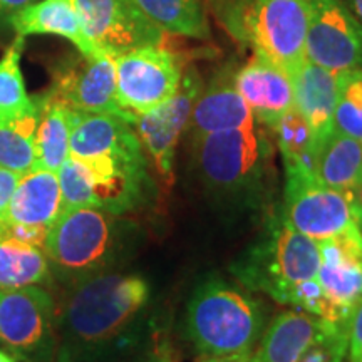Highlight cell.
<instances>
[{"label": "cell", "mask_w": 362, "mask_h": 362, "mask_svg": "<svg viewBox=\"0 0 362 362\" xmlns=\"http://www.w3.org/2000/svg\"><path fill=\"white\" fill-rule=\"evenodd\" d=\"M203 81L197 69L183 72L176 94L155 110L136 115L133 128L144 153L153 161L156 173L166 185L173 183L175 151L181 134L188 128L189 116L203 89Z\"/></svg>", "instance_id": "8fae6325"}, {"label": "cell", "mask_w": 362, "mask_h": 362, "mask_svg": "<svg viewBox=\"0 0 362 362\" xmlns=\"http://www.w3.org/2000/svg\"><path fill=\"white\" fill-rule=\"evenodd\" d=\"M270 131L274 133L275 143L282 155L285 171L314 173L317 149L315 136L297 107H292L291 111L285 112Z\"/></svg>", "instance_id": "484cf974"}, {"label": "cell", "mask_w": 362, "mask_h": 362, "mask_svg": "<svg viewBox=\"0 0 362 362\" xmlns=\"http://www.w3.org/2000/svg\"><path fill=\"white\" fill-rule=\"evenodd\" d=\"M235 84L255 121L269 129L296 107L291 74L257 52L235 72Z\"/></svg>", "instance_id": "2e32d148"}, {"label": "cell", "mask_w": 362, "mask_h": 362, "mask_svg": "<svg viewBox=\"0 0 362 362\" xmlns=\"http://www.w3.org/2000/svg\"><path fill=\"white\" fill-rule=\"evenodd\" d=\"M334 129L362 143V69L339 74Z\"/></svg>", "instance_id": "f1b7e54d"}, {"label": "cell", "mask_w": 362, "mask_h": 362, "mask_svg": "<svg viewBox=\"0 0 362 362\" xmlns=\"http://www.w3.org/2000/svg\"><path fill=\"white\" fill-rule=\"evenodd\" d=\"M71 156H139L146 155L133 124L115 115L72 111Z\"/></svg>", "instance_id": "ac0fdd59"}, {"label": "cell", "mask_w": 362, "mask_h": 362, "mask_svg": "<svg viewBox=\"0 0 362 362\" xmlns=\"http://www.w3.org/2000/svg\"><path fill=\"white\" fill-rule=\"evenodd\" d=\"M305 59L337 74L362 67V25L342 0H310Z\"/></svg>", "instance_id": "5bb4252c"}, {"label": "cell", "mask_w": 362, "mask_h": 362, "mask_svg": "<svg viewBox=\"0 0 362 362\" xmlns=\"http://www.w3.org/2000/svg\"><path fill=\"white\" fill-rule=\"evenodd\" d=\"M349 4H351L352 13H354V17L362 25V0H349Z\"/></svg>", "instance_id": "e575fe53"}, {"label": "cell", "mask_w": 362, "mask_h": 362, "mask_svg": "<svg viewBox=\"0 0 362 362\" xmlns=\"http://www.w3.org/2000/svg\"><path fill=\"white\" fill-rule=\"evenodd\" d=\"M35 2L37 0H0V16H6L11 19L13 13H17L24 7Z\"/></svg>", "instance_id": "d6a6232c"}, {"label": "cell", "mask_w": 362, "mask_h": 362, "mask_svg": "<svg viewBox=\"0 0 362 362\" xmlns=\"http://www.w3.org/2000/svg\"><path fill=\"white\" fill-rule=\"evenodd\" d=\"M52 282L44 248L29 245L0 230V288H22Z\"/></svg>", "instance_id": "cb8c5ba5"}, {"label": "cell", "mask_w": 362, "mask_h": 362, "mask_svg": "<svg viewBox=\"0 0 362 362\" xmlns=\"http://www.w3.org/2000/svg\"><path fill=\"white\" fill-rule=\"evenodd\" d=\"M267 324L264 302L221 277L198 284L185 312V336L203 359L253 356Z\"/></svg>", "instance_id": "3957f363"}, {"label": "cell", "mask_w": 362, "mask_h": 362, "mask_svg": "<svg viewBox=\"0 0 362 362\" xmlns=\"http://www.w3.org/2000/svg\"><path fill=\"white\" fill-rule=\"evenodd\" d=\"M202 362H257L253 356H238V357H211L203 359Z\"/></svg>", "instance_id": "836d02e7"}, {"label": "cell", "mask_w": 362, "mask_h": 362, "mask_svg": "<svg viewBox=\"0 0 362 362\" xmlns=\"http://www.w3.org/2000/svg\"><path fill=\"white\" fill-rule=\"evenodd\" d=\"M255 124L250 107L240 96L235 84L233 69H223L203 86L189 116L187 133L189 138H200L220 131L247 128Z\"/></svg>", "instance_id": "e0dca14e"}, {"label": "cell", "mask_w": 362, "mask_h": 362, "mask_svg": "<svg viewBox=\"0 0 362 362\" xmlns=\"http://www.w3.org/2000/svg\"><path fill=\"white\" fill-rule=\"evenodd\" d=\"M51 93L72 111L121 116L131 124L136 117L117 101L115 56L106 52L67 61L56 71Z\"/></svg>", "instance_id": "9a60e30c"}, {"label": "cell", "mask_w": 362, "mask_h": 362, "mask_svg": "<svg viewBox=\"0 0 362 362\" xmlns=\"http://www.w3.org/2000/svg\"><path fill=\"white\" fill-rule=\"evenodd\" d=\"M19 173H13V171L2 170L0 168V223L6 221L8 206H11L12 194L16 192L17 183L21 180Z\"/></svg>", "instance_id": "4dcf8cb0"}, {"label": "cell", "mask_w": 362, "mask_h": 362, "mask_svg": "<svg viewBox=\"0 0 362 362\" xmlns=\"http://www.w3.org/2000/svg\"><path fill=\"white\" fill-rule=\"evenodd\" d=\"M314 178L339 192L362 188V143L332 129L315 149Z\"/></svg>", "instance_id": "7402d4cb"}, {"label": "cell", "mask_w": 362, "mask_h": 362, "mask_svg": "<svg viewBox=\"0 0 362 362\" xmlns=\"http://www.w3.org/2000/svg\"><path fill=\"white\" fill-rule=\"evenodd\" d=\"M0 362H19L16 356H12L8 351L0 349Z\"/></svg>", "instance_id": "d590c367"}, {"label": "cell", "mask_w": 362, "mask_h": 362, "mask_svg": "<svg viewBox=\"0 0 362 362\" xmlns=\"http://www.w3.org/2000/svg\"><path fill=\"white\" fill-rule=\"evenodd\" d=\"M139 362H175L173 352H171L168 342L160 341L153 346V349L148 352Z\"/></svg>", "instance_id": "1f68e13d"}, {"label": "cell", "mask_w": 362, "mask_h": 362, "mask_svg": "<svg viewBox=\"0 0 362 362\" xmlns=\"http://www.w3.org/2000/svg\"><path fill=\"white\" fill-rule=\"evenodd\" d=\"M165 34L206 39L210 35L202 0H133Z\"/></svg>", "instance_id": "d4e9b609"}, {"label": "cell", "mask_w": 362, "mask_h": 362, "mask_svg": "<svg viewBox=\"0 0 362 362\" xmlns=\"http://www.w3.org/2000/svg\"><path fill=\"white\" fill-rule=\"evenodd\" d=\"M277 214L296 232L315 242L357 225L352 193L330 188L304 171H285L284 200Z\"/></svg>", "instance_id": "ba28073f"}, {"label": "cell", "mask_w": 362, "mask_h": 362, "mask_svg": "<svg viewBox=\"0 0 362 362\" xmlns=\"http://www.w3.org/2000/svg\"><path fill=\"white\" fill-rule=\"evenodd\" d=\"M22 49L24 37L17 35L0 59V124H8L34 106V99L27 94L21 71Z\"/></svg>", "instance_id": "83f0119b"}, {"label": "cell", "mask_w": 362, "mask_h": 362, "mask_svg": "<svg viewBox=\"0 0 362 362\" xmlns=\"http://www.w3.org/2000/svg\"><path fill=\"white\" fill-rule=\"evenodd\" d=\"M296 107L309 123L317 146L334 129V110L337 101V72L302 62L291 74Z\"/></svg>", "instance_id": "d6986e66"}, {"label": "cell", "mask_w": 362, "mask_h": 362, "mask_svg": "<svg viewBox=\"0 0 362 362\" xmlns=\"http://www.w3.org/2000/svg\"><path fill=\"white\" fill-rule=\"evenodd\" d=\"M320 267L317 274L327 300V320L351 325L362 300V230L352 225L334 237L317 242Z\"/></svg>", "instance_id": "7c38bea8"}, {"label": "cell", "mask_w": 362, "mask_h": 362, "mask_svg": "<svg viewBox=\"0 0 362 362\" xmlns=\"http://www.w3.org/2000/svg\"><path fill=\"white\" fill-rule=\"evenodd\" d=\"M11 24L17 35L54 34L61 35L78 47L79 54L94 56L99 51L86 37L81 25L76 0H39L13 13Z\"/></svg>", "instance_id": "44dd1931"}, {"label": "cell", "mask_w": 362, "mask_h": 362, "mask_svg": "<svg viewBox=\"0 0 362 362\" xmlns=\"http://www.w3.org/2000/svg\"><path fill=\"white\" fill-rule=\"evenodd\" d=\"M310 0H255L247 35L257 54L292 74L305 61Z\"/></svg>", "instance_id": "30bf717a"}, {"label": "cell", "mask_w": 362, "mask_h": 362, "mask_svg": "<svg viewBox=\"0 0 362 362\" xmlns=\"http://www.w3.org/2000/svg\"><path fill=\"white\" fill-rule=\"evenodd\" d=\"M39 123L35 129V160L33 170L59 171L71 155L72 110L49 93L37 96Z\"/></svg>", "instance_id": "603a6c76"}, {"label": "cell", "mask_w": 362, "mask_h": 362, "mask_svg": "<svg viewBox=\"0 0 362 362\" xmlns=\"http://www.w3.org/2000/svg\"><path fill=\"white\" fill-rule=\"evenodd\" d=\"M57 302L42 285L0 288V342L17 361L54 362Z\"/></svg>", "instance_id": "52a82bcc"}, {"label": "cell", "mask_w": 362, "mask_h": 362, "mask_svg": "<svg viewBox=\"0 0 362 362\" xmlns=\"http://www.w3.org/2000/svg\"><path fill=\"white\" fill-rule=\"evenodd\" d=\"M151 285L107 272L64 287L57 302L54 362H123L148 339Z\"/></svg>", "instance_id": "6da1fadb"}, {"label": "cell", "mask_w": 362, "mask_h": 362, "mask_svg": "<svg viewBox=\"0 0 362 362\" xmlns=\"http://www.w3.org/2000/svg\"><path fill=\"white\" fill-rule=\"evenodd\" d=\"M138 225L124 215L94 206L64 208L44 242L52 282L69 287L117 270L138 247Z\"/></svg>", "instance_id": "7a4b0ae2"}, {"label": "cell", "mask_w": 362, "mask_h": 362, "mask_svg": "<svg viewBox=\"0 0 362 362\" xmlns=\"http://www.w3.org/2000/svg\"><path fill=\"white\" fill-rule=\"evenodd\" d=\"M61 211L62 193L56 171L33 170L21 176L6 221L49 230Z\"/></svg>", "instance_id": "ffe728a7"}, {"label": "cell", "mask_w": 362, "mask_h": 362, "mask_svg": "<svg viewBox=\"0 0 362 362\" xmlns=\"http://www.w3.org/2000/svg\"><path fill=\"white\" fill-rule=\"evenodd\" d=\"M116 93L129 115H143L171 99L183 78L180 59L163 45H144L115 57Z\"/></svg>", "instance_id": "9c48e42d"}, {"label": "cell", "mask_w": 362, "mask_h": 362, "mask_svg": "<svg viewBox=\"0 0 362 362\" xmlns=\"http://www.w3.org/2000/svg\"><path fill=\"white\" fill-rule=\"evenodd\" d=\"M76 8L89 42L110 56L161 45L165 37L133 0H76Z\"/></svg>", "instance_id": "4fadbf2b"}, {"label": "cell", "mask_w": 362, "mask_h": 362, "mask_svg": "<svg viewBox=\"0 0 362 362\" xmlns=\"http://www.w3.org/2000/svg\"><path fill=\"white\" fill-rule=\"evenodd\" d=\"M62 210L94 206L115 215H126L148 205L155 181L148 171L146 155L139 156H71L57 171Z\"/></svg>", "instance_id": "8992f818"}, {"label": "cell", "mask_w": 362, "mask_h": 362, "mask_svg": "<svg viewBox=\"0 0 362 362\" xmlns=\"http://www.w3.org/2000/svg\"><path fill=\"white\" fill-rule=\"evenodd\" d=\"M346 362H362V300L351 319Z\"/></svg>", "instance_id": "f546056e"}, {"label": "cell", "mask_w": 362, "mask_h": 362, "mask_svg": "<svg viewBox=\"0 0 362 362\" xmlns=\"http://www.w3.org/2000/svg\"><path fill=\"white\" fill-rule=\"evenodd\" d=\"M193 141L203 187L218 203L259 206L272 175V144L257 124L220 131Z\"/></svg>", "instance_id": "277c9868"}, {"label": "cell", "mask_w": 362, "mask_h": 362, "mask_svg": "<svg viewBox=\"0 0 362 362\" xmlns=\"http://www.w3.org/2000/svg\"><path fill=\"white\" fill-rule=\"evenodd\" d=\"M39 123V101L8 124H0V168L25 175L34 168L35 129Z\"/></svg>", "instance_id": "4316f807"}, {"label": "cell", "mask_w": 362, "mask_h": 362, "mask_svg": "<svg viewBox=\"0 0 362 362\" xmlns=\"http://www.w3.org/2000/svg\"><path fill=\"white\" fill-rule=\"evenodd\" d=\"M319 267L315 240L296 232L274 214L260 237L232 262L230 274L247 291L285 305L298 285L317 279Z\"/></svg>", "instance_id": "5b68a950"}]
</instances>
